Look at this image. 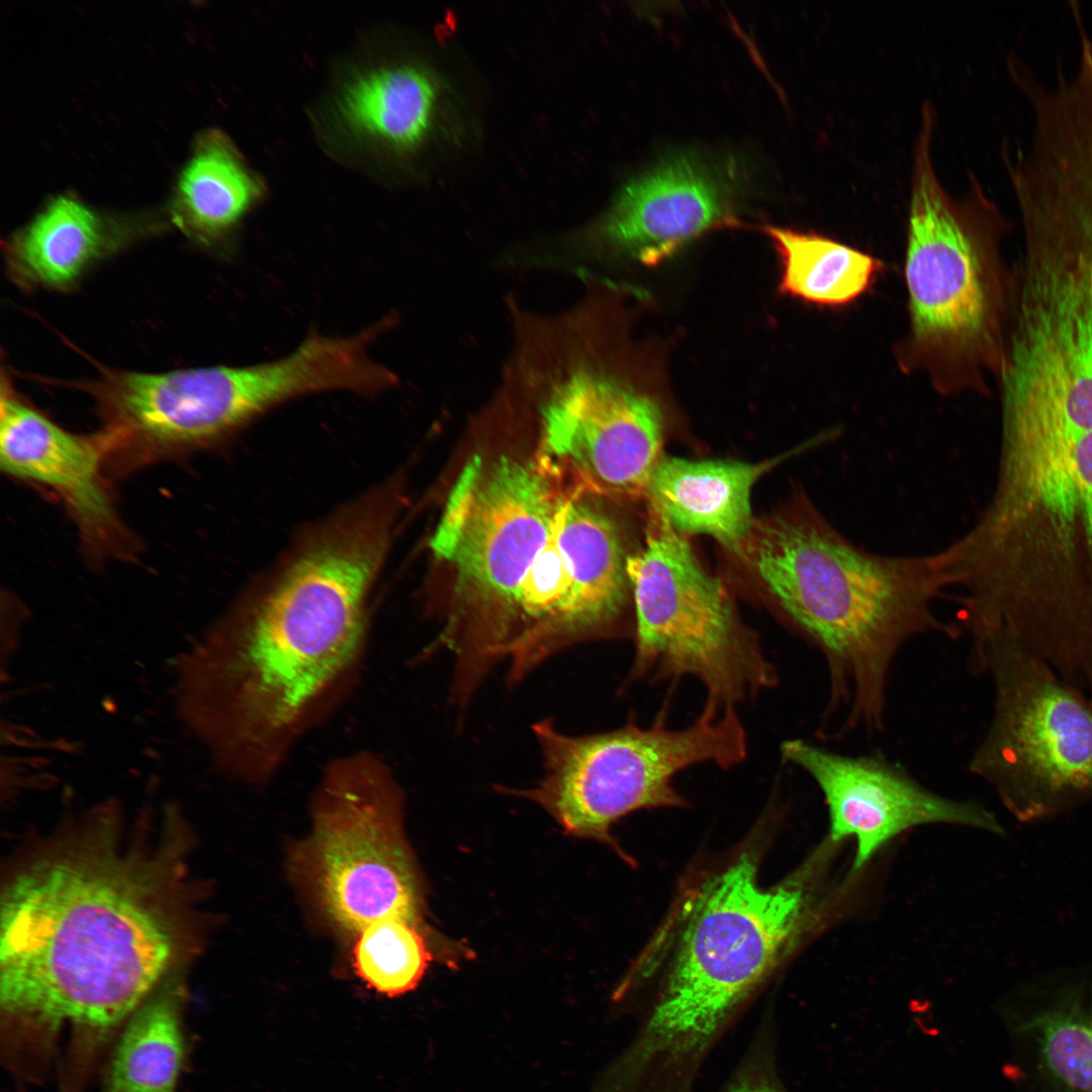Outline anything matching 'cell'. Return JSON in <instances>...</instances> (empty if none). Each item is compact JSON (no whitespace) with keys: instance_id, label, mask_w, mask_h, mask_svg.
Here are the masks:
<instances>
[{"instance_id":"6da1fadb","label":"cell","mask_w":1092,"mask_h":1092,"mask_svg":"<svg viewBox=\"0 0 1092 1092\" xmlns=\"http://www.w3.org/2000/svg\"><path fill=\"white\" fill-rule=\"evenodd\" d=\"M189 838L176 810L126 829L113 802L63 825L7 878L1 896L4 1062L92 1079L119 1029L198 948Z\"/></svg>"},{"instance_id":"7a4b0ae2","label":"cell","mask_w":1092,"mask_h":1092,"mask_svg":"<svg viewBox=\"0 0 1092 1092\" xmlns=\"http://www.w3.org/2000/svg\"><path fill=\"white\" fill-rule=\"evenodd\" d=\"M380 528L354 526L306 551L177 660L178 710L217 768L272 780L356 685Z\"/></svg>"},{"instance_id":"3957f363","label":"cell","mask_w":1092,"mask_h":1092,"mask_svg":"<svg viewBox=\"0 0 1092 1092\" xmlns=\"http://www.w3.org/2000/svg\"><path fill=\"white\" fill-rule=\"evenodd\" d=\"M994 490L944 548L961 617L1060 667L1092 664V420L1001 415Z\"/></svg>"},{"instance_id":"277c9868","label":"cell","mask_w":1092,"mask_h":1092,"mask_svg":"<svg viewBox=\"0 0 1092 1092\" xmlns=\"http://www.w3.org/2000/svg\"><path fill=\"white\" fill-rule=\"evenodd\" d=\"M787 618L823 653L824 735L884 728L890 670L916 636H957L933 603L949 588L940 551L883 555L851 542L809 504L754 520L741 554Z\"/></svg>"},{"instance_id":"5b68a950","label":"cell","mask_w":1092,"mask_h":1092,"mask_svg":"<svg viewBox=\"0 0 1092 1092\" xmlns=\"http://www.w3.org/2000/svg\"><path fill=\"white\" fill-rule=\"evenodd\" d=\"M827 846L771 887L759 883L758 857L746 849L693 890L664 978L624 1050L639 1078L671 1091L696 1087L749 1000L817 922Z\"/></svg>"},{"instance_id":"8992f818","label":"cell","mask_w":1092,"mask_h":1092,"mask_svg":"<svg viewBox=\"0 0 1092 1092\" xmlns=\"http://www.w3.org/2000/svg\"><path fill=\"white\" fill-rule=\"evenodd\" d=\"M935 110L925 102L915 143L904 279L908 327L894 346L901 372L942 395L988 394L1007 343L1015 275L1003 253L1012 221L969 172L953 199L933 166Z\"/></svg>"},{"instance_id":"52a82bcc","label":"cell","mask_w":1092,"mask_h":1092,"mask_svg":"<svg viewBox=\"0 0 1092 1092\" xmlns=\"http://www.w3.org/2000/svg\"><path fill=\"white\" fill-rule=\"evenodd\" d=\"M587 317L582 304L518 315L504 370L539 396L536 463L571 496L646 495L663 412L594 349Z\"/></svg>"},{"instance_id":"ba28073f","label":"cell","mask_w":1092,"mask_h":1092,"mask_svg":"<svg viewBox=\"0 0 1092 1092\" xmlns=\"http://www.w3.org/2000/svg\"><path fill=\"white\" fill-rule=\"evenodd\" d=\"M288 859L292 882L315 918L349 941L394 919L427 926L424 883L404 830L403 792L375 752H347L323 767L309 833Z\"/></svg>"},{"instance_id":"9c48e42d","label":"cell","mask_w":1092,"mask_h":1092,"mask_svg":"<svg viewBox=\"0 0 1092 1092\" xmlns=\"http://www.w3.org/2000/svg\"><path fill=\"white\" fill-rule=\"evenodd\" d=\"M570 496L537 463L473 456L462 468L431 540L457 573V606L436 649L468 671L485 670L516 590Z\"/></svg>"},{"instance_id":"30bf717a","label":"cell","mask_w":1092,"mask_h":1092,"mask_svg":"<svg viewBox=\"0 0 1092 1092\" xmlns=\"http://www.w3.org/2000/svg\"><path fill=\"white\" fill-rule=\"evenodd\" d=\"M533 730L544 775L534 788L516 794L539 804L565 833L612 845L610 829L623 816L685 804L672 784L678 771L700 762L728 768L747 751L735 708L710 703L690 726L676 730L663 718L646 728L629 723L582 736L563 734L550 720Z\"/></svg>"},{"instance_id":"8fae6325","label":"cell","mask_w":1092,"mask_h":1092,"mask_svg":"<svg viewBox=\"0 0 1092 1092\" xmlns=\"http://www.w3.org/2000/svg\"><path fill=\"white\" fill-rule=\"evenodd\" d=\"M972 671L993 681V712L969 770L1025 823L1051 819L1092 797V697L1011 639L970 652Z\"/></svg>"},{"instance_id":"7c38bea8","label":"cell","mask_w":1092,"mask_h":1092,"mask_svg":"<svg viewBox=\"0 0 1092 1092\" xmlns=\"http://www.w3.org/2000/svg\"><path fill=\"white\" fill-rule=\"evenodd\" d=\"M646 526L644 547L628 556L626 566L636 612L634 671L696 676L708 703L721 708H735L772 687L776 671L721 580L652 506Z\"/></svg>"},{"instance_id":"4fadbf2b","label":"cell","mask_w":1092,"mask_h":1092,"mask_svg":"<svg viewBox=\"0 0 1092 1092\" xmlns=\"http://www.w3.org/2000/svg\"><path fill=\"white\" fill-rule=\"evenodd\" d=\"M1021 221L999 392L1092 405V216L1033 211Z\"/></svg>"},{"instance_id":"5bb4252c","label":"cell","mask_w":1092,"mask_h":1092,"mask_svg":"<svg viewBox=\"0 0 1092 1092\" xmlns=\"http://www.w3.org/2000/svg\"><path fill=\"white\" fill-rule=\"evenodd\" d=\"M781 750L785 760L806 771L822 792L829 839L855 841L852 871L862 868L895 836L920 825L958 824L1004 833L983 806L931 792L882 758L844 755L803 739L786 740Z\"/></svg>"},{"instance_id":"9a60e30c","label":"cell","mask_w":1092,"mask_h":1092,"mask_svg":"<svg viewBox=\"0 0 1092 1092\" xmlns=\"http://www.w3.org/2000/svg\"><path fill=\"white\" fill-rule=\"evenodd\" d=\"M1017 1092H1092V966L1020 982L999 1003Z\"/></svg>"},{"instance_id":"2e32d148","label":"cell","mask_w":1092,"mask_h":1092,"mask_svg":"<svg viewBox=\"0 0 1092 1092\" xmlns=\"http://www.w3.org/2000/svg\"><path fill=\"white\" fill-rule=\"evenodd\" d=\"M0 463L7 474L54 490L91 554L122 557L131 553V536L105 483L107 458L99 434L70 433L3 389Z\"/></svg>"},{"instance_id":"e0dca14e","label":"cell","mask_w":1092,"mask_h":1092,"mask_svg":"<svg viewBox=\"0 0 1092 1092\" xmlns=\"http://www.w3.org/2000/svg\"><path fill=\"white\" fill-rule=\"evenodd\" d=\"M720 170L695 154L663 160L625 185L598 226L601 240L651 267L704 233L735 223L736 185Z\"/></svg>"},{"instance_id":"ac0fdd59","label":"cell","mask_w":1092,"mask_h":1092,"mask_svg":"<svg viewBox=\"0 0 1092 1092\" xmlns=\"http://www.w3.org/2000/svg\"><path fill=\"white\" fill-rule=\"evenodd\" d=\"M774 463L662 456L646 495L679 533L710 535L740 556L754 521L751 488Z\"/></svg>"},{"instance_id":"d6986e66","label":"cell","mask_w":1092,"mask_h":1092,"mask_svg":"<svg viewBox=\"0 0 1092 1092\" xmlns=\"http://www.w3.org/2000/svg\"><path fill=\"white\" fill-rule=\"evenodd\" d=\"M183 972L167 978L127 1018L105 1061L100 1092H177L187 1059Z\"/></svg>"},{"instance_id":"ffe728a7","label":"cell","mask_w":1092,"mask_h":1092,"mask_svg":"<svg viewBox=\"0 0 1092 1092\" xmlns=\"http://www.w3.org/2000/svg\"><path fill=\"white\" fill-rule=\"evenodd\" d=\"M559 540L570 566L576 610L590 639L607 634L631 588L628 556L616 525L574 498L566 507Z\"/></svg>"},{"instance_id":"44dd1931","label":"cell","mask_w":1092,"mask_h":1092,"mask_svg":"<svg viewBox=\"0 0 1092 1092\" xmlns=\"http://www.w3.org/2000/svg\"><path fill=\"white\" fill-rule=\"evenodd\" d=\"M440 89L425 68L399 64L366 72L342 91L340 111L355 131L395 150H412L428 135Z\"/></svg>"},{"instance_id":"7402d4cb","label":"cell","mask_w":1092,"mask_h":1092,"mask_svg":"<svg viewBox=\"0 0 1092 1092\" xmlns=\"http://www.w3.org/2000/svg\"><path fill=\"white\" fill-rule=\"evenodd\" d=\"M262 194V183L226 138L209 132L181 174L176 217L202 243L218 245Z\"/></svg>"},{"instance_id":"603a6c76","label":"cell","mask_w":1092,"mask_h":1092,"mask_svg":"<svg viewBox=\"0 0 1092 1092\" xmlns=\"http://www.w3.org/2000/svg\"><path fill=\"white\" fill-rule=\"evenodd\" d=\"M781 262L780 291L822 307H842L867 293L883 273L873 255L827 236L766 226Z\"/></svg>"},{"instance_id":"cb8c5ba5","label":"cell","mask_w":1092,"mask_h":1092,"mask_svg":"<svg viewBox=\"0 0 1092 1092\" xmlns=\"http://www.w3.org/2000/svg\"><path fill=\"white\" fill-rule=\"evenodd\" d=\"M105 246L98 216L83 203L60 196L15 238L9 258L23 278L64 287L74 282Z\"/></svg>"},{"instance_id":"d4e9b609","label":"cell","mask_w":1092,"mask_h":1092,"mask_svg":"<svg viewBox=\"0 0 1092 1092\" xmlns=\"http://www.w3.org/2000/svg\"><path fill=\"white\" fill-rule=\"evenodd\" d=\"M429 926L394 919L373 925L351 942L357 976L389 997L414 990L433 960Z\"/></svg>"},{"instance_id":"484cf974","label":"cell","mask_w":1092,"mask_h":1092,"mask_svg":"<svg viewBox=\"0 0 1092 1092\" xmlns=\"http://www.w3.org/2000/svg\"><path fill=\"white\" fill-rule=\"evenodd\" d=\"M777 1031L768 1016L760 1021L741 1059L717 1092H789L780 1074Z\"/></svg>"}]
</instances>
